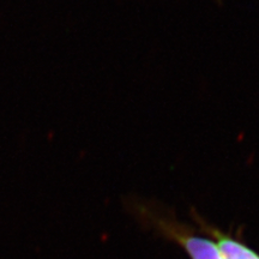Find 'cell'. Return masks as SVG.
<instances>
[{
  "instance_id": "cell-1",
  "label": "cell",
  "mask_w": 259,
  "mask_h": 259,
  "mask_svg": "<svg viewBox=\"0 0 259 259\" xmlns=\"http://www.w3.org/2000/svg\"><path fill=\"white\" fill-rule=\"evenodd\" d=\"M130 209L139 221L147 223L168 240L177 242L191 259H223L218 244L208 236H202L190 227L180 223L174 216L164 213L154 204L134 200Z\"/></svg>"
},
{
  "instance_id": "cell-2",
  "label": "cell",
  "mask_w": 259,
  "mask_h": 259,
  "mask_svg": "<svg viewBox=\"0 0 259 259\" xmlns=\"http://www.w3.org/2000/svg\"><path fill=\"white\" fill-rule=\"evenodd\" d=\"M194 221L198 223L200 229L206 234L212 236L221 252L223 259H259V254L244 242L233 238L232 235L226 234L219 228L213 227L203 220L196 211H192Z\"/></svg>"
}]
</instances>
